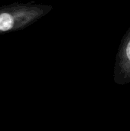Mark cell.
Masks as SVG:
<instances>
[{"label":"cell","mask_w":130,"mask_h":131,"mask_svg":"<svg viewBox=\"0 0 130 131\" xmlns=\"http://www.w3.org/2000/svg\"><path fill=\"white\" fill-rule=\"evenodd\" d=\"M14 25V19L8 13L0 14V31H6Z\"/></svg>","instance_id":"cell-1"},{"label":"cell","mask_w":130,"mask_h":131,"mask_svg":"<svg viewBox=\"0 0 130 131\" xmlns=\"http://www.w3.org/2000/svg\"><path fill=\"white\" fill-rule=\"evenodd\" d=\"M126 54H127V57L130 61V41L127 45V47H126Z\"/></svg>","instance_id":"cell-2"}]
</instances>
